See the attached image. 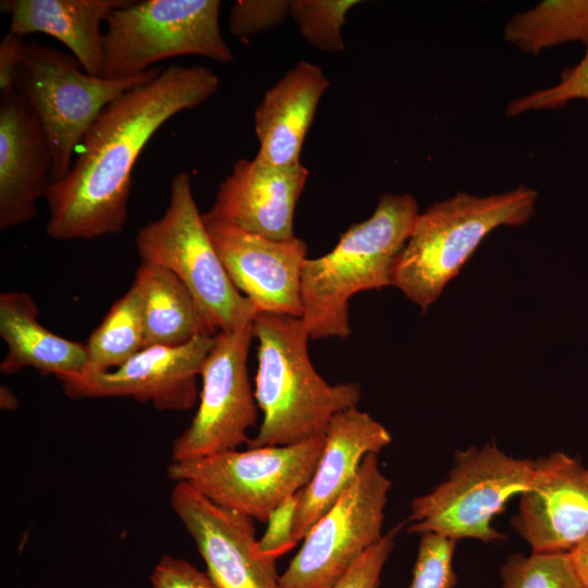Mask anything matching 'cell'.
I'll return each mask as SVG.
<instances>
[{"mask_svg": "<svg viewBox=\"0 0 588 588\" xmlns=\"http://www.w3.org/2000/svg\"><path fill=\"white\" fill-rule=\"evenodd\" d=\"M218 87L211 70L175 64L110 101L84 136L70 172L45 197L47 235L72 241L121 233L140 152L167 121L205 102Z\"/></svg>", "mask_w": 588, "mask_h": 588, "instance_id": "obj_1", "label": "cell"}, {"mask_svg": "<svg viewBox=\"0 0 588 588\" xmlns=\"http://www.w3.org/2000/svg\"><path fill=\"white\" fill-rule=\"evenodd\" d=\"M253 329L258 340L254 395L262 421L247 441L249 449L323 437L335 414L357 405L359 383L330 384L314 368L302 318L257 313Z\"/></svg>", "mask_w": 588, "mask_h": 588, "instance_id": "obj_2", "label": "cell"}, {"mask_svg": "<svg viewBox=\"0 0 588 588\" xmlns=\"http://www.w3.org/2000/svg\"><path fill=\"white\" fill-rule=\"evenodd\" d=\"M418 215L412 195L384 194L371 217L351 225L331 252L304 260L302 320L310 339L351 335L350 298L392 285L394 264Z\"/></svg>", "mask_w": 588, "mask_h": 588, "instance_id": "obj_3", "label": "cell"}, {"mask_svg": "<svg viewBox=\"0 0 588 588\" xmlns=\"http://www.w3.org/2000/svg\"><path fill=\"white\" fill-rule=\"evenodd\" d=\"M538 194L520 185L490 196L467 193L431 205L419 213L396 258L392 285L426 311L494 229L526 223Z\"/></svg>", "mask_w": 588, "mask_h": 588, "instance_id": "obj_4", "label": "cell"}, {"mask_svg": "<svg viewBox=\"0 0 588 588\" xmlns=\"http://www.w3.org/2000/svg\"><path fill=\"white\" fill-rule=\"evenodd\" d=\"M134 242L142 260L169 269L183 282L215 335L241 329L258 313L234 286L221 262L187 172L172 177L163 215L140 228Z\"/></svg>", "mask_w": 588, "mask_h": 588, "instance_id": "obj_5", "label": "cell"}, {"mask_svg": "<svg viewBox=\"0 0 588 588\" xmlns=\"http://www.w3.org/2000/svg\"><path fill=\"white\" fill-rule=\"evenodd\" d=\"M161 70L155 66L134 77L109 79L89 75L73 56L51 46L24 41L15 89L41 124L51 151L53 182L70 172L75 152L101 110Z\"/></svg>", "mask_w": 588, "mask_h": 588, "instance_id": "obj_6", "label": "cell"}, {"mask_svg": "<svg viewBox=\"0 0 588 588\" xmlns=\"http://www.w3.org/2000/svg\"><path fill=\"white\" fill-rule=\"evenodd\" d=\"M218 0H143L112 10L106 21L101 77H134L180 56L230 63Z\"/></svg>", "mask_w": 588, "mask_h": 588, "instance_id": "obj_7", "label": "cell"}, {"mask_svg": "<svg viewBox=\"0 0 588 588\" xmlns=\"http://www.w3.org/2000/svg\"><path fill=\"white\" fill-rule=\"evenodd\" d=\"M534 469L535 461L512 457L490 442L457 451L446 478L412 501L408 531L456 541L503 540L491 523L528 488Z\"/></svg>", "mask_w": 588, "mask_h": 588, "instance_id": "obj_8", "label": "cell"}, {"mask_svg": "<svg viewBox=\"0 0 588 588\" xmlns=\"http://www.w3.org/2000/svg\"><path fill=\"white\" fill-rule=\"evenodd\" d=\"M323 444L324 436L291 445L171 461L167 474L221 507L266 523L275 507L309 482Z\"/></svg>", "mask_w": 588, "mask_h": 588, "instance_id": "obj_9", "label": "cell"}, {"mask_svg": "<svg viewBox=\"0 0 588 588\" xmlns=\"http://www.w3.org/2000/svg\"><path fill=\"white\" fill-rule=\"evenodd\" d=\"M391 480L369 453L332 506L313 525L280 576L282 588H331L383 537Z\"/></svg>", "mask_w": 588, "mask_h": 588, "instance_id": "obj_10", "label": "cell"}, {"mask_svg": "<svg viewBox=\"0 0 588 588\" xmlns=\"http://www.w3.org/2000/svg\"><path fill=\"white\" fill-rule=\"evenodd\" d=\"M253 321L233 332H218L199 377L198 409L172 444L171 461L237 450L257 421V403L248 378L247 358Z\"/></svg>", "mask_w": 588, "mask_h": 588, "instance_id": "obj_11", "label": "cell"}, {"mask_svg": "<svg viewBox=\"0 0 588 588\" xmlns=\"http://www.w3.org/2000/svg\"><path fill=\"white\" fill-rule=\"evenodd\" d=\"M215 335H198L181 346L145 347L115 370L59 378L73 400L132 397L159 411L182 412L197 399V377Z\"/></svg>", "mask_w": 588, "mask_h": 588, "instance_id": "obj_12", "label": "cell"}, {"mask_svg": "<svg viewBox=\"0 0 588 588\" xmlns=\"http://www.w3.org/2000/svg\"><path fill=\"white\" fill-rule=\"evenodd\" d=\"M170 506L217 588H282L275 562L258 550L253 518L217 505L186 482H175Z\"/></svg>", "mask_w": 588, "mask_h": 588, "instance_id": "obj_13", "label": "cell"}, {"mask_svg": "<svg viewBox=\"0 0 588 588\" xmlns=\"http://www.w3.org/2000/svg\"><path fill=\"white\" fill-rule=\"evenodd\" d=\"M204 222L232 283L258 313L302 318L301 272L307 258L303 240L274 241L229 224Z\"/></svg>", "mask_w": 588, "mask_h": 588, "instance_id": "obj_14", "label": "cell"}, {"mask_svg": "<svg viewBox=\"0 0 588 588\" xmlns=\"http://www.w3.org/2000/svg\"><path fill=\"white\" fill-rule=\"evenodd\" d=\"M511 525L531 552H569L588 534V468L560 451L536 460Z\"/></svg>", "mask_w": 588, "mask_h": 588, "instance_id": "obj_15", "label": "cell"}, {"mask_svg": "<svg viewBox=\"0 0 588 588\" xmlns=\"http://www.w3.org/2000/svg\"><path fill=\"white\" fill-rule=\"evenodd\" d=\"M308 170L301 162L272 167L238 159L221 182L206 222L229 224L274 241L294 235V211Z\"/></svg>", "mask_w": 588, "mask_h": 588, "instance_id": "obj_16", "label": "cell"}, {"mask_svg": "<svg viewBox=\"0 0 588 588\" xmlns=\"http://www.w3.org/2000/svg\"><path fill=\"white\" fill-rule=\"evenodd\" d=\"M52 179V157L40 122L17 90L0 94V230L37 215Z\"/></svg>", "mask_w": 588, "mask_h": 588, "instance_id": "obj_17", "label": "cell"}, {"mask_svg": "<svg viewBox=\"0 0 588 588\" xmlns=\"http://www.w3.org/2000/svg\"><path fill=\"white\" fill-rule=\"evenodd\" d=\"M388 429L356 406L335 414L324 433V444L309 482L297 492L293 538L304 539L355 478L369 453L390 445Z\"/></svg>", "mask_w": 588, "mask_h": 588, "instance_id": "obj_18", "label": "cell"}, {"mask_svg": "<svg viewBox=\"0 0 588 588\" xmlns=\"http://www.w3.org/2000/svg\"><path fill=\"white\" fill-rule=\"evenodd\" d=\"M329 86L319 65L302 60L268 89L255 110V159L272 167L299 163L305 136Z\"/></svg>", "mask_w": 588, "mask_h": 588, "instance_id": "obj_19", "label": "cell"}, {"mask_svg": "<svg viewBox=\"0 0 588 588\" xmlns=\"http://www.w3.org/2000/svg\"><path fill=\"white\" fill-rule=\"evenodd\" d=\"M131 0H2L10 15L9 33L23 38L40 33L66 48L89 75L100 76L103 60L102 24L109 13Z\"/></svg>", "mask_w": 588, "mask_h": 588, "instance_id": "obj_20", "label": "cell"}, {"mask_svg": "<svg viewBox=\"0 0 588 588\" xmlns=\"http://www.w3.org/2000/svg\"><path fill=\"white\" fill-rule=\"evenodd\" d=\"M38 314L29 294H0V335L8 345L0 371L12 375L32 367L58 379L83 372L88 363L85 344L50 332L38 322Z\"/></svg>", "mask_w": 588, "mask_h": 588, "instance_id": "obj_21", "label": "cell"}, {"mask_svg": "<svg viewBox=\"0 0 588 588\" xmlns=\"http://www.w3.org/2000/svg\"><path fill=\"white\" fill-rule=\"evenodd\" d=\"M134 282L142 298L145 347L181 346L215 334L183 282L169 269L142 260Z\"/></svg>", "mask_w": 588, "mask_h": 588, "instance_id": "obj_22", "label": "cell"}, {"mask_svg": "<svg viewBox=\"0 0 588 588\" xmlns=\"http://www.w3.org/2000/svg\"><path fill=\"white\" fill-rule=\"evenodd\" d=\"M504 40L526 53L568 42L588 45V0H544L515 14L504 27Z\"/></svg>", "mask_w": 588, "mask_h": 588, "instance_id": "obj_23", "label": "cell"}, {"mask_svg": "<svg viewBox=\"0 0 588 588\" xmlns=\"http://www.w3.org/2000/svg\"><path fill=\"white\" fill-rule=\"evenodd\" d=\"M85 347L86 372L110 371L145 348L142 298L134 281L91 332Z\"/></svg>", "mask_w": 588, "mask_h": 588, "instance_id": "obj_24", "label": "cell"}, {"mask_svg": "<svg viewBox=\"0 0 588 588\" xmlns=\"http://www.w3.org/2000/svg\"><path fill=\"white\" fill-rule=\"evenodd\" d=\"M500 588H585L567 552L510 555Z\"/></svg>", "mask_w": 588, "mask_h": 588, "instance_id": "obj_25", "label": "cell"}, {"mask_svg": "<svg viewBox=\"0 0 588 588\" xmlns=\"http://www.w3.org/2000/svg\"><path fill=\"white\" fill-rule=\"evenodd\" d=\"M356 0H293L290 15L302 36L316 48L342 52L345 50L342 27Z\"/></svg>", "mask_w": 588, "mask_h": 588, "instance_id": "obj_26", "label": "cell"}, {"mask_svg": "<svg viewBox=\"0 0 588 588\" xmlns=\"http://www.w3.org/2000/svg\"><path fill=\"white\" fill-rule=\"evenodd\" d=\"M578 99L588 102V45L581 60L561 73L559 83L512 100L505 115L514 118L528 111L552 110Z\"/></svg>", "mask_w": 588, "mask_h": 588, "instance_id": "obj_27", "label": "cell"}, {"mask_svg": "<svg viewBox=\"0 0 588 588\" xmlns=\"http://www.w3.org/2000/svg\"><path fill=\"white\" fill-rule=\"evenodd\" d=\"M420 536L409 588H453L456 584L453 556L457 541L434 532Z\"/></svg>", "mask_w": 588, "mask_h": 588, "instance_id": "obj_28", "label": "cell"}, {"mask_svg": "<svg viewBox=\"0 0 588 588\" xmlns=\"http://www.w3.org/2000/svg\"><path fill=\"white\" fill-rule=\"evenodd\" d=\"M287 0H238L229 14V29L238 37L253 36L272 28L290 15Z\"/></svg>", "mask_w": 588, "mask_h": 588, "instance_id": "obj_29", "label": "cell"}, {"mask_svg": "<svg viewBox=\"0 0 588 588\" xmlns=\"http://www.w3.org/2000/svg\"><path fill=\"white\" fill-rule=\"evenodd\" d=\"M297 493L275 507L267 519V528L257 540L259 552L267 559L277 560L296 546L293 538Z\"/></svg>", "mask_w": 588, "mask_h": 588, "instance_id": "obj_30", "label": "cell"}, {"mask_svg": "<svg viewBox=\"0 0 588 588\" xmlns=\"http://www.w3.org/2000/svg\"><path fill=\"white\" fill-rule=\"evenodd\" d=\"M395 530L367 550L331 588H380L381 574L394 548Z\"/></svg>", "mask_w": 588, "mask_h": 588, "instance_id": "obj_31", "label": "cell"}, {"mask_svg": "<svg viewBox=\"0 0 588 588\" xmlns=\"http://www.w3.org/2000/svg\"><path fill=\"white\" fill-rule=\"evenodd\" d=\"M150 584L152 588H217L207 573L169 554L162 555L152 568Z\"/></svg>", "mask_w": 588, "mask_h": 588, "instance_id": "obj_32", "label": "cell"}, {"mask_svg": "<svg viewBox=\"0 0 588 588\" xmlns=\"http://www.w3.org/2000/svg\"><path fill=\"white\" fill-rule=\"evenodd\" d=\"M24 40L9 32L0 42V94L15 89Z\"/></svg>", "mask_w": 588, "mask_h": 588, "instance_id": "obj_33", "label": "cell"}, {"mask_svg": "<svg viewBox=\"0 0 588 588\" xmlns=\"http://www.w3.org/2000/svg\"><path fill=\"white\" fill-rule=\"evenodd\" d=\"M567 553L579 580L588 588V534Z\"/></svg>", "mask_w": 588, "mask_h": 588, "instance_id": "obj_34", "label": "cell"}, {"mask_svg": "<svg viewBox=\"0 0 588 588\" xmlns=\"http://www.w3.org/2000/svg\"><path fill=\"white\" fill-rule=\"evenodd\" d=\"M17 405V399L7 387H1L0 390V406L1 409H14Z\"/></svg>", "mask_w": 588, "mask_h": 588, "instance_id": "obj_35", "label": "cell"}]
</instances>
